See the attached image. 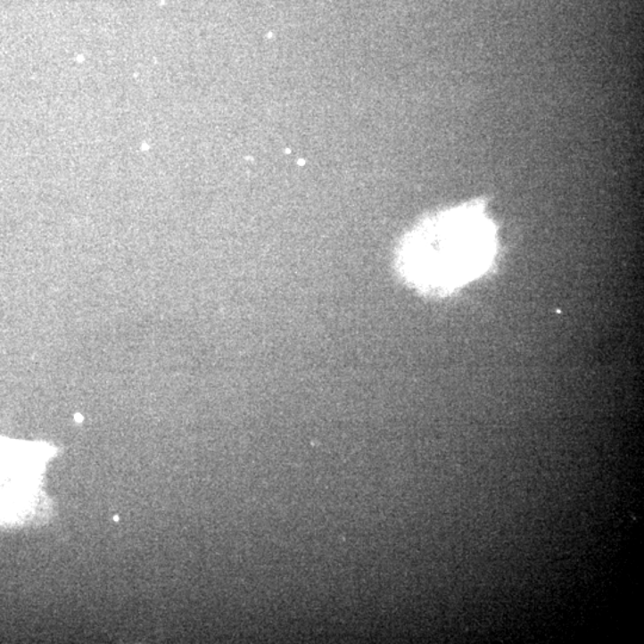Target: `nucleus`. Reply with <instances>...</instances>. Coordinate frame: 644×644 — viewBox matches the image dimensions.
Masks as SVG:
<instances>
[{"instance_id": "nucleus-1", "label": "nucleus", "mask_w": 644, "mask_h": 644, "mask_svg": "<svg viewBox=\"0 0 644 644\" xmlns=\"http://www.w3.org/2000/svg\"><path fill=\"white\" fill-rule=\"evenodd\" d=\"M494 253L487 219L477 209H458L417 226L403 239L396 267L417 292L443 293L483 274Z\"/></svg>"}]
</instances>
